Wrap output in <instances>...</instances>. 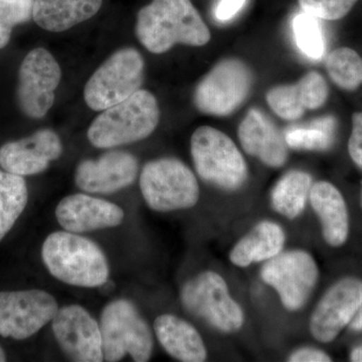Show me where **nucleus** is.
Masks as SVG:
<instances>
[{
	"instance_id": "obj_2",
	"label": "nucleus",
	"mask_w": 362,
	"mask_h": 362,
	"mask_svg": "<svg viewBox=\"0 0 362 362\" xmlns=\"http://www.w3.org/2000/svg\"><path fill=\"white\" fill-rule=\"evenodd\" d=\"M42 258L52 277L76 287H101L108 282V259L101 247L78 233L54 232L47 235Z\"/></svg>"
},
{
	"instance_id": "obj_13",
	"label": "nucleus",
	"mask_w": 362,
	"mask_h": 362,
	"mask_svg": "<svg viewBox=\"0 0 362 362\" xmlns=\"http://www.w3.org/2000/svg\"><path fill=\"white\" fill-rule=\"evenodd\" d=\"M52 328L59 347L71 361H104L100 325L84 307L68 305L59 308L52 318Z\"/></svg>"
},
{
	"instance_id": "obj_23",
	"label": "nucleus",
	"mask_w": 362,
	"mask_h": 362,
	"mask_svg": "<svg viewBox=\"0 0 362 362\" xmlns=\"http://www.w3.org/2000/svg\"><path fill=\"white\" fill-rule=\"evenodd\" d=\"M284 244L285 233L278 223L261 221L235 244L230 252V259L233 265L246 268L277 256Z\"/></svg>"
},
{
	"instance_id": "obj_21",
	"label": "nucleus",
	"mask_w": 362,
	"mask_h": 362,
	"mask_svg": "<svg viewBox=\"0 0 362 362\" xmlns=\"http://www.w3.org/2000/svg\"><path fill=\"white\" fill-rule=\"evenodd\" d=\"M157 339L173 358L183 362L206 361L204 340L194 326L173 314H163L154 321Z\"/></svg>"
},
{
	"instance_id": "obj_20",
	"label": "nucleus",
	"mask_w": 362,
	"mask_h": 362,
	"mask_svg": "<svg viewBox=\"0 0 362 362\" xmlns=\"http://www.w3.org/2000/svg\"><path fill=\"white\" fill-rule=\"evenodd\" d=\"M309 199L320 220L325 242L331 247L342 246L349 237V218L341 192L332 183L318 181L312 185Z\"/></svg>"
},
{
	"instance_id": "obj_3",
	"label": "nucleus",
	"mask_w": 362,
	"mask_h": 362,
	"mask_svg": "<svg viewBox=\"0 0 362 362\" xmlns=\"http://www.w3.org/2000/svg\"><path fill=\"white\" fill-rule=\"evenodd\" d=\"M160 119L158 102L147 90H138L93 121L88 139L97 148H114L141 141L154 132Z\"/></svg>"
},
{
	"instance_id": "obj_15",
	"label": "nucleus",
	"mask_w": 362,
	"mask_h": 362,
	"mask_svg": "<svg viewBox=\"0 0 362 362\" xmlns=\"http://www.w3.org/2000/svg\"><path fill=\"white\" fill-rule=\"evenodd\" d=\"M138 169V160L133 154L114 150L96 160L81 161L76 168L75 182L87 194H114L134 182Z\"/></svg>"
},
{
	"instance_id": "obj_30",
	"label": "nucleus",
	"mask_w": 362,
	"mask_h": 362,
	"mask_svg": "<svg viewBox=\"0 0 362 362\" xmlns=\"http://www.w3.org/2000/svg\"><path fill=\"white\" fill-rule=\"evenodd\" d=\"M304 13L318 20L338 21L344 18L358 0H298Z\"/></svg>"
},
{
	"instance_id": "obj_18",
	"label": "nucleus",
	"mask_w": 362,
	"mask_h": 362,
	"mask_svg": "<svg viewBox=\"0 0 362 362\" xmlns=\"http://www.w3.org/2000/svg\"><path fill=\"white\" fill-rule=\"evenodd\" d=\"M329 95L322 75L309 71L294 85H281L267 93V103L280 118L298 120L305 111L317 110L326 103Z\"/></svg>"
},
{
	"instance_id": "obj_8",
	"label": "nucleus",
	"mask_w": 362,
	"mask_h": 362,
	"mask_svg": "<svg viewBox=\"0 0 362 362\" xmlns=\"http://www.w3.org/2000/svg\"><path fill=\"white\" fill-rule=\"evenodd\" d=\"M180 299L185 310L221 332H237L244 325V311L216 272H202L188 280L181 289Z\"/></svg>"
},
{
	"instance_id": "obj_35",
	"label": "nucleus",
	"mask_w": 362,
	"mask_h": 362,
	"mask_svg": "<svg viewBox=\"0 0 362 362\" xmlns=\"http://www.w3.org/2000/svg\"><path fill=\"white\" fill-rule=\"evenodd\" d=\"M350 358L352 361L362 362V345L352 350Z\"/></svg>"
},
{
	"instance_id": "obj_9",
	"label": "nucleus",
	"mask_w": 362,
	"mask_h": 362,
	"mask_svg": "<svg viewBox=\"0 0 362 362\" xmlns=\"http://www.w3.org/2000/svg\"><path fill=\"white\" fill-rule=\"evenodd\" d=\"M252 82L251 69L244 62L221 59L195 87L194 106L206 115H230L251 94Z\"/></svg>"
},
{
	"instance_id": "obj_14",
	"label": "nucleus",
	"mask_w": 362,
	"mask_h": 362,
	"mask_svg": "<svg viewBox=\"0 0 362 362\" xmlns=\"http://www.w3.org/2000/svg\"><path fill=\"white\" fill-rule=\"evenodd\" d=\"M361 304L362 281L342 279L324 294L312 313V337L323 343L333 341L351 322Z\"/></svg>"
},
{
	"instance_id": "obj_6",
	"label": "nucleus",
	"mask_w": 362,
	"mask_h": 362,
	"mask_svg": "<svg viewBox=\"0 0 362 362\" xmlns=\"http://www.w3.org/2000/svg\"><path fill=\"white\" fill-rule=\"evenodd\" d=\"M139 183L147 206L159 213L190 209L199 202V185L194 173L173 157L147 162Z\"/></svg>"
},
{
	"instance_id": "obj_22",
	"label": "nucleus",
	"mask_w": 362,
	"mask_h": 362,
	"mask_svg": "<svg viewBox=\"0 0 362 362\" xmlns=\"http://www.w3.org/2000/svg\"><path fill=\"white\" fill-rule=\"evenodd\" d=\"M103 0H35L33 18L42 30L62 33L90 20Z\"/></svg>"
},
{
	"instance_id": "obj_24",
	"label": "nucleus",
	"mask_w": 362,
	"mask_h": 362,
	"mask_svg": "<svg viewBox=\"0 0 362 362\" xmlns=\"http://www.w3.org/2000/svg\"><path fill=\"white\" fill-rule=\"evenodd\" d=\"M312 177L309 173L291 170L276 183L271 194L273 209L289 220L303 213L310 194Z\"/></svg>"
},
{
	"instance_id": "obj_28",
	"label": "nucleus",
	"mask_w": 362,
	"mask_h": 362,
	"mask_svg": "<svg viewBox=\"0 0 362 362\" xmlns=\"http://www.w3.org/2000/svg\"><path fill=\"white\" fill-rule=\"evenodd\" d=\"M292 28L298 49L305 57L313 61L323 58L326 42L318 18L302 11L293 20Z\"/></svg>"
},
{
	"instance_id": "obj_27",
	"label": "nucleus",
	"mask_w": 362,
	"mask_h": 362,
	"mask_svg": "<svg viewBox=\"0 0 362 362\" xmlns=\"http://www.w3.org/2000/svg\"><path fill=\"white\" fill-rule=\"evenodd\" d=\"M331 80L343 90H354L362 84V58L350 47L334 49L326 59Z\"/></svg>"
},
{
	"instance_id": "obj_5",
	"label": "nucleus",
	"mask_w": 362,
	"mask_h": 362,
	"mask_svg": "<svg viewBox=\"0 0 362 362\" xmlns=\"http://www.w3.org/2000/svg\"><path fill=\"white\" fill-rule=\"evenodd\" d=\"M104 361H122L129 354L136 362L151 357L153 338L148 324L129 300H114L107 304L100 319Z\"/></svg>"
},
{
	"instance_id": "obj_29",
	"label": "nucleus",
	"mask_w": 362,
	"mask_h": 362,
	"mask_svg": "<svg viewBox=\"0 0 362 362\" xmlns=\"http://www.w3.org/2000/svg\"><path fill=\"white\" fill-rule=\"evenodd\" d=\"M35 0H0V49L11 40L14 26L32 20Z\"/></svg>"
},
{
	"instance_id": "obj_26",
	"label": "nucleus",
	"mask_w": 362,
	"mask_h": 362,
	"mask_svg": "<svg viewBox=\"0 0 362 362\" xmlns=\"http://www.w3.org/2000/svg\"><path fill=\"white\" fill-rule=\"evenodd\" d=\"M337 121L327 116L317 119L307 128H293L285 133L288 147L296 150L322 151L329 148L333 142Z\"/></svg>"
},
{
	"instance_id": "obj_32",
	"label": "nucleus",
	"mask_w": 362,
	"mask_h": 362,
	"mask_svg": "<svg viewBox=\"0 0 362 362\" xmlns=\"http://www.w3.org/2000/svg\"><path fill=\"white\" fill-rule=\"evenodd\" d=\"M247 0H220L214 9L216 20L226 23L232 20L246 4Z\"/></svg>"
},
{
	"instance_id": "obj_36",
	"label": "nucleus",
	"mask_w": 362,
	"mask_h": 362,
	"mask_svg": "<svg viewBox=\"0 0 362 362\" xmlns=\"http://www.w3.org/2000/svg\"><path fill=\"white\" fill-rule=\"evenodd\" d=\"M6 361V356L4 354V349L0 347V362H4Z\"/></svg>"
},
{
	"instance_id": "obj_33",
	"label": "nucleus",
	"mask_w": 362,
	"mask_h": 362,
	"mask_svg": "<svg viewBox=\"0 0 362 362\" xmlns=\"http://www.w3.org/2000/svg\"><path fill=\"white\" fill-rule=\"evenodd\" d=\"M288 361L291 362H329L331 357L322 350L304 347L295 350Z\"/></svg>"
},
{
	"instance_id": "obj_19",
	"label": "nucleus",
	"mask_w": 362,
	"mask_h": 362,
	"mask_svg": "<svg viewBox=\"0 0 362 362\" xmlns=\"http://www.w3.org/2000/svg\"><path fill=\"white\" fill-rule=\"evenodd\" d=\"M238 136L245 152L269 168H281L287 161L288 145L284 135L259 109L247 112L239 125Z\"/></svg>"
},
{
	"instance_id": "obj_16",
	"label": "nucleus",
	"mask_w": 362,
	"mask_h": 362,
	"mask_svg": "<svg viewBox=\"0 0 362 362\" xmlns=\"http://www.w3.org/2000/svg\"><path fill=\"white\" fill-rule=\"evenodd\" d=\"M63 153L61 138L54 131L42 129L30 137L0 147V166L7 173L26 176L39 175Z\"/></svg>"
},
{
	"instance_id": "obj_10",
	"label": "nucleus",
	"mask_w": 362,
	"mask_h": 362,
	"mask_svg": "<svg viewBox=\"0 0 362 362\" xmlns=\"http://www.w3.org/2000/svg\"><path fill=\"white\" fill-rule=\"evenodd\" d=\"M261 277L277 291L287 310L298 311L315 288L319 270L309 252L293 250L268 259L262 268Z\"/></svg>"
},
{
	"instance_id": "obj_12",
	"label": "nucleus",
	"mask_w": 362,
	"mask_h": 362,
	"mask_svg": "<svg viewBox=\"0 0 362 362\" xmlns=\"http://www.w3.org/2000/svg\"><path fill=\"white\" fill-rule=\"evenodd\" d=\"M59 305L42 290L0 292V335L25 340L52 320Z\"/></svg>"
},
{
	"instance_id": "obj_25",
	"label": "nucleus",
	"mask_w": 362,
	"mask_h": 362,
	"mask_svg": "<svg viewBox=\"0 0 362 362\" xmlns=\"http://www.w3.org/2000/svg\"><path fill=\"white\" fill-rule=\"evenodd\" d=\"M28 202L23 176L0 170V240L13 228Z\"/></svg>"
},
{
	"instance_id": "obj_7",
	"label": "nucleus",
	"mask_w": 362,
	"mask_h": 362,
	"mask_svg": "<svg viewBox=\"0 0 362 362\" xmlns=\"http://www.w3.org/2000/svg\"><path fill=\"white\" fill-rule=\"evenodd\" d=\"M144 74V59L137 49H119L88 81L84 89L86 104L99 112L121 103L140 90Z\"/></svg>"
},
{
	"instance_id": "obj_31",
	"label": "nucleus",
	"mask_w": 362,
	"mask_h": 362,
	"mask_svg": "<svg viewBox=\"0 0 362 362\" xmlns=\"http://www.w3.org/2000/svg\"><path fill=\"white\" fill-rule=\"evenodd\" d=\"M349 152L352 161L362 169V112L352 116V131L349 141Z\"/></svg>"
},
{
	"instance_id": "obj_34",
	"label": "nucleus",
	"mask_w": 362,
	"mask_h": 362,
	"mask_svg": "<svg viewBox=\"0 0 362 362\" xmlns=\"http://www.w3.org/2000/svg\"><path fill=\"white\" fill-rule=\"evenodd\" d=\"M350 328L354 331H362V304L361 306L359 307L356 316H354V318L352 319L351 322H350Z\"/></svg>"
},
{
	"instance_id": "obj_11",
	"label": "nucleus",
	"mask_w": 362,
	"mask_h": 362,
	"mask_svg": "<svg viewBox=\"0 0 362 362\" xmlns=\"http://www.w3.org/2000/svg\"><path fill=\"white\" fill-rule=\"evenodd\" d=\"M61 78V66L51 52L42 47L28 52L18 71L21 110L33 119L47 115L54 103V92Z\"/></svg>"
},
{
	"instance_id": "obj_4",
	"label": "nucleus",
	"mask_w": 362,
	"mask_h": 362,
	"mask_svg": "<svg viewBox=\"0 0 362 362\" xmlns=\"http://www.w3.org/2000/svg\"><path fill=\"white\" fill-rule=\"evenodd\" d=\"M195 170L202 180L221 189H239L246 183L249 170L244 156L225 133L202 126L190 139Z\"/></svg>"
},
{
	"instance_id": "obj_1",
	"label": "nucleus",
	"mask_w": 362,
	"mask_h": 362,
	"mask_svg": "<svg viewBox=\"0 0 362 362\" xmlns=\"http://www.w3.org/2000/svg\"><path fill=\"white\" fill-rule=\"evenodd\" d=\"M135 33L143 47L156 54L178 44L204 47L211 37L190 0H153L138 13Z\"/></svg>"
},
{
	"instance_id": "obj_17",
	"label": "nucleus",
	"mask_w": 362,
	"mask_h": 362,
	"mask_svg": "<svg viewBox=\"0 0 362 362\" xmlns=\"http://www.w3.org/2000/svg\"><path fill=\"white\" fill-rule=\"evenodd\" d=\"M56 218L64 230L81 233L121 225L125 213L120 206L106 199L76 194L59 202Z\"/></svg>"
}]
</instances>
